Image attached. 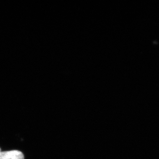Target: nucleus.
<instances>
[{
  "instance_id": "2",
  "label": "nucleus",
  "mask_w": 159,
  "mask_h": 159,
  "mask_svg": "<svg viewBox=\"0 0 159 159\" xmlns=\"http://www.w3.org/2000/svg\"><path fill=\"white\" fill-rule=\"evenodd\" d=\"M0 152H1V149H0Z\"/></svg>"
},
{
  "instance_id": "1",
  "label": "nucleus",
  "mask_w": 159,
  "mask_h": 159,
  "mask_svg": "<svg viewBox=\"0 0 159 159\" xmlns=\"http://www.w3.org/2000/svg\"><path fill=\"white\" fill-rule=\"evenodd\" d=\"M24 154L20 151L0 152V159H24Z\"/></svg>"
}]
</instances>
